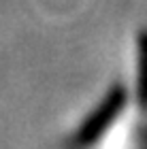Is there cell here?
I'll return each mask as SVG.
<instances>
[{"mask_svg": "<svg viewBox=\"0 0 147 149\" xmlns=\"http://www.w3.org/2000/svg\"><path fill=\"white\" fill-rule=\"evenodd\" d=\"M124 104H126V90L122 85H115L105 96V100L100 102L98 109L83 121V126L79 128V132H77V136H75L72 143L75 145H90V143H94L100 134L115 121L119 111L124 109Z\"/></svg>", "mask_w": 147, "mask_h": 149, "instance_id": "obj_1", "label": "cell"}, {"mask_svg": "<svg viewBox=\"0 0 147 149\" xmlns=\"http://www.w3.org/2000/svg\"><path fill=\"white\" fill-rule=\"evenodd\" d=\"M137 96L147 111V30H141L137 38Z\"/></svg>", "mask_w": 147, "mask_h": 149, "instance_id": "obj_2", "label": "cell"}]
</instances>
